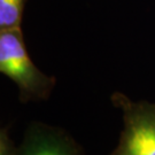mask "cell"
Segmentation results:
<instances>
[{
	"mask_svg": "<svg viewBox=\"0 0 155 155\" xmlns=\"http://www.w3.org/2000/svg\"><path fill=\"white\" fill-rule=\"evenodd\" d=\"M0 71L17 85L23 104L47 100L56 83L32 62L21 28L0 30Z\"/></svg>",
	"mask_w": 155,
	"mask_h": 155,
	"instance_id": "6da1fadb",
	"label": "cell"
},
{
	"mask_svg": "<svg viewBox=\"0 0 155 155\" xmlns=\"http://www.w3.org/2000/svg\"><path fill=\"white\" fill-rule=\"evenodd\" d=\"M111 104L122 113L123 130L110 155H155V104L132 101L114 92Z\"/></svg>",
	"mask_w": 155,
	"mask_h": 155,
	"instance_id": "7a4b0ae2",
	"label": "cell"
},
{
	"mask_svg": "<svg viewBox=\"0 0 155 155\" xmlns=\"http://www.w3.org/2000/svg\"><path fill=\"white\" fill-rule=\"evenodd\" d=\"M15 155H84V152L66 130L31 122Z\"/></svg>",
	"mask_w": 155,
	"mask_h": 155,
	"instance_id": "3957f363",
	"label": "cell"
},
{
	"mask_svg": "<svg viewBox=\"0 0 155 155\" xmlns=\"http://www.w3.org/2000/svg\"><path fill=\"white\" fill-rule=\"evenodd\" d=\"M25 0H0V30L21 28Z\"/></svg>",
	"mask_w": 155,
	"mask_h": 155,
	"instance_id": "277c9868",
	"label": "cell"
},
{
	"mask_svg": "<svg viewBox=\"0 0 155 155\" xmlns=\"http://www.w3.org/2000/svg\"><path fill=\"white\" fill-rule=\"evenodd\" d=\"M16 147L8 133V127L0 130V155H15Z\"/></svg>",
	"mask_w": 155,
	"mask_h": 155,
	"instance_id": "5b68a950",
	"label": "cell"
}]
</instances>
